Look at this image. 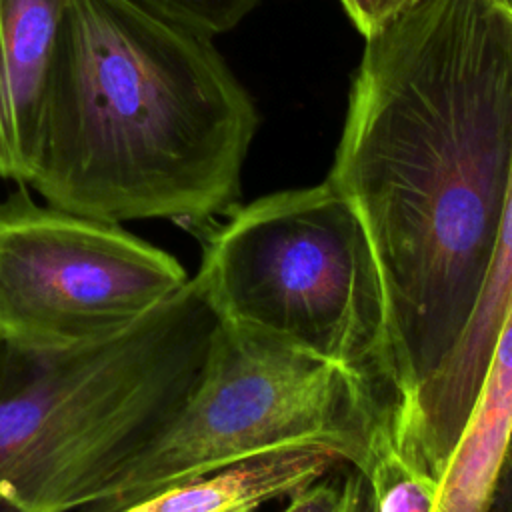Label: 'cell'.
<instances>
[{"mask_svg": "<svg viewBox=\"0 0 512 512\" xmlns=\"http://www.w3.org/2000/svg\"><path fill=\"white\" fill-rule=\"evenodd\" d=\"M326 182L364 232L382 370L408 398L480 296L512 170V4L410 0L364 36Z\"/></svg>", "mask_w": 512, "mask_h": 512, "instance_id": "1", "label": "cell"}, {"mask_svg": "<svg viewBox=\"0 0 512 512\" xmlns=\"http://www.w3.org/2000/svg\"><path fill=\"white\" fill-rule=\"evenodd\" d=\"M258 116L212 38L142 0H68L28 188L106 222L236 208Z\"/></svg>", "mask_w": 512, "mask_h": 512, "instance_id": "2", "label": "cell"}, {"mask_svg": "<svg viewBox=\"0 0 512 512\" xmlns=\"http://www.w3.org/2000/svg\"><path fill=\"white\" fill-rule=\"evenodd\" d=\"M216 322L190 278L102 340L66 348L0 340V502L14 512L98 502L186 402Z\"/></svg>", "mask_w": 512, "mask_h": 512, "instance_id": "3", "label": "cell"}, {"mask_svg": "<svg viewBox=\"0 0 512 512\" xmlns=\"http://www.w3.org/2000/svg\"><path fill=\"white\" fill-rule=\"evenodd\" d=\"M192 278L216 320L346 368L390 414L376 272L358 218L326 180L236 206L208 228Z\"/></svg>", "mask_w": 512, "mask_h": 512, "instance_id": "4", "label": "cell"}, {"mask_svg": "<svg viewBox=\"0 0 512 512\" xmlns=\"http://www.w3.org/2000/svg\"><path fill=\"white\" fill-rule=\"evenodd\" d=\"M384 428V404L356 374L218 320L174 420L80 512H118L162 488L292 450H322L364 472Z\"/></svg>", "mask_w": 512, "mask_h": 512, "instance_id": "5", "label": "cell"}, {"mask_svg": "<svg viewBox=\"0 0 512 512\" xmlns=\"http://www.w3.org/2000/svg\"><path fill=\"white\" fill-rule=\"evenodd\" d=\"M190 276L122 224L72 214L26 186L0 200V340L66 348L108 338Z\"/></svg>", "mask_w": 512, "mask_h": 512, "instance_id": "6", "label": "cell"}, {"mask_svg": "<svg viewBox=\"0 0 512 512\" xmlns=\"http://www.w3.org/2000/svg\"><path fill=\"white\" fill-rule=\"evenodd\" d=\"M512 312V170L488 272L456 346L388 424L394 448L412 466L440 478Z\"/></svg>", "mask_w": 512, "mask_h": 512, "instance_id": "7", "label": "cell"}, {"mask_svg": "<svg viewBox=\"0 0 512 512\" xmlns=\"http://www.w3.org/2000/svg\"><path fill=\"white\" fill-rule=\"evenodd\" d=\"M68 0H0V180L30 184Z\"/></svg>", "mask_w": 512, "mask_h": 512, "instance_id": "8", "label": "cell"}, {"mask_svg": "<svg viewBox=\"0 0 512 512\" xmlns=\"http://www.w3.org/2000/svg\"><path fill=\"white\" fill-rule=\"evenodd\" d=\"M512 432V312L438 478L434 512H484Z\"/></svg>", "mask_w": 512, "mask_h": 512, "instance_id": "9", "label": "cell"}, {"mask_svg": "<svg viewBox=\"0 0 512 512\" xmlns=\"http://www.w3.org/2000/svg\"><path fill=\"white\" fill-rule=\"evenodd\" d=\"M336 464L322 450L278 452L162 488L118 512H256L326 478Z\"/></svg>", "mask_w": 512, "mask_h": 512, "instance_id": "10", "label": "cell"}, {"mask_svg": "<svg viewBox=\"0 0 512 512\" xmlns=\"http://www.w3.org/2000/svg\"><path fill=\"white\" fill-rule=\"evenodd\" d=\"M362 474L368 482L372 512H434L436 508L438 478L402 458L388 428L378 434Z\"/></svg>", "mask_w": 512, "mask_h": 512, "instance_id": "11", "label": "cell"}, {"mask_svg": "<svg viewBox=\"0 0 512 512\" xmlns=\"http://www.w3.org/2000/svg\"><path fill=\"white\" fill-rule=\"evenodd\" d=\"M258 0H154V10L200 32L216 36L232 30Z\"/></svg>", "mask_w": 512, "mask_h": 512, "instance_id": "12", "label": "cell"}, {"mask_svg": "<svg viewBox=\"0 0 512 512\" xmlns=\"http://www.w3.org/2000/svg\"><path fill=\"white\" fill-rule=\"evenodd\" d=\"M282 512H344L342 482L322 478L292 494Z\"/></svg>", "mask_w": 512, "mask_h": 512, "instance_id": "13", "label": "cell"}, {"mask_svg": "<svg viewBox=\"0 0 512 512\" xmlns=\"http://www.w3.org/2000/svg\"><path fill=\"white\" fill-rule=\"evenodd\" d=\"M410 0H340L354 26L364 34H372L400 12Z\"/></svg>", "mask_w": 512, "mask_h": 512, "instance_id": "14", "label": "cell"}, {"mask_svg": "<svg viewBox=\"0 0 512 512\" xmlns=\"http://www.w3.org/2000/svg\"><path fill=\"white\" fill-rule=\"evenodd\" d=\"M484 512H512V432L498 464Z\"/></svg>", "mask_w": 512, "mask_h": 512, "instance_id": "15", "label": "cell"}, {"mask_svg": "<svg viewBox=\"0 0 512 512\" xmlns=\"http://www.w3.org/2000/svg\"><path fill=\"white\" fill-rule=\"evenodd\" d=\"M344 488V512H372L368 482L362 472L350 468V474L342 480Z\"/></svg>", "mask_w": 512, "mask_h": 512, "instance_id": "16", "label": "cell"}, {"mask_svg": "<svg viewBox=\"0 0 512 512\" xmlns=\"http://www.w3.org/2000/svg\"><path fill=\"white\" fill-rule=\"evenodd\" d=\"M0 512H14L10 506H6L4 502H0Z\"/></svg>", "mask_w": 512, "mask_h": 512, "instance_id": "17", "label": "cell"}, {"mask_svg": "<svg viewBox=\"0 0 512 512\" xmlns=\"http://www.w3.org/2000/svg\"><path fill=\"white\" fill-rule=\"evenodd\" d=\"M144 4H148V6H154V0H142Z\"/></svg>", "mask_w": 512, "mask_h": 512, "instance_id": "18", "label": "cell"}, {"mask_svg": "<svg viewBox=\"0 0 512 512\" xmlns=\"http://www.w3.org/2000/svg\"><path fill=\"white\" fill-rule=\"evenodd\" d=\"M504 2H508V4H512V0H504Z\"/></svg>", "mask_w": 512, "mask_h": 512, "instance_id": "19", "label": "cell"}]
</instances>
